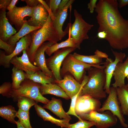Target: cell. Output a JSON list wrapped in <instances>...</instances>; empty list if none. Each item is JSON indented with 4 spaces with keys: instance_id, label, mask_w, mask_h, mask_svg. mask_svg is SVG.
Returning a JSON list of instances; mask_svg holds the SVG:
<instances>
[{
    "instance_id": "obj_13",
    "label": "cell",
    "mask_w": 128,
    "mask_h": 128,
    "mask_svg": "<svg viewBox=\"0 0 128 128\" xmlns=\"http://www.w3.org/2000/svg\"><path fill=\"white\" fill-rule=\"evenodd\" d=\"M33 8L27 5L22 7L15 6L11 11L6 12V17L11 24L14 25L17 31L18 32L24 24L26 16L30 17Z\"/></svg>"
},
{
    "instance_id": "obj_36",
    "label": "cell",
    "mask_w": 128,
    "mask_h": 128,
    "mask_svg": "<svg viewBox=\"0 0 128 128\" xmlns=\"http://www.w3.org/2000/svg\"><path fill=\"white\" fill-rule=\"evenodd\" d=\"M61 0H47L46 3L50 7L54 15L56 13Z\"/></svg>"
},
{
    "instance_id": "obj_23",
    "label": "cell",
    "mask_w": 128,
    "mask_h": 128,
    "mask_svg": "<svg viewBox=\"0 0 128 128\" xmlns=\"http://www.w3.org/2000/svg\"><path fill=\"white\" fill-rule=\"evenodd\" d=\"M34 107L38 116L44 121H50L61 128H67L69 124L70 120L56 119L47 112L43 108L36 104L34 105Z\"/></svg>"
},
{
    "instance_id": "obj_34",
    "label": "cell",
    "mask_w": 128,
    "mask_h": 128,
    "mask_svg": "<svg viewBox=\"0 0 128 128\" xmlns=\"http://www.w3.org/2000/svg\"><path fill=\"white\" fill-rule=\"evenodd\" d=\"M12 90V83L9 82H5L0 87V93L4 96L11 97Z\"/></svg>"
},
{
    "instance_id": "obj_29",
    "label": "cell",
    "mask_w": 128,
    "mask_h": 128,
    "mask_svg": "<svg viewBox=\"0 0 128 128\" xmlns=\"http://www.w3.org/2000/svg\"><path fill=\"white\" fill-rule=\"evenodd\" d=\"M12 83L13 89L17 90L21 83L26 79V73L23 71L14 67L12 69Z\"/></svg>"
},
{
    "instance_id": "obj_14",
    "label": "cell",
    "mask_w": 128,
    "mask_h": 128,
    "mask_svg": "<svg viewBox=\"0 0 128 128\" xmlns=\"http://www.w3.org/2000/svg\"><path fill=\"white\" fill-rule=\"evenodd\" d=\"M111 50L114 56V60H113L112 59L108 58L106 59L104 64L105 66L104 70L106 76V82L104 89L106 93L108 94L110 92V85L113 74L116 65L119 62H123L126 56L124 53L115 51L112 49Z\"/></svg>"
},
{
    "instance_id": "obj_28",
    "label": "cell",
    "mask_w": 128,
    "mask_h": 128,
    "mask_svg": "<svg viewBox=\"0 0 128 128\" xmlns=\"http://www.w3.org/2000/svg\"><path fill=\"white\" fill-rule=\"evenodd\" d=\"M68 36V38L66 40L59 43L57 42L48 48L45 51L46 54L50 56L60 48L67 47L76 48L72 38Z\"/></svg>"
},
{
    "instance_id": "obj_3",
    "label": "cell",
    "mask_w": 128,
    "mask_h": 128,
    "mask_svg": "<svg viewBox=\"0 0 128 128\" xmlns=\"http://www.w3.org/2000/svg\"><path fill=\"white\" fill-rule=\"evenodd\" d=\"M87 69L88 81L83 87L81 96L87 95L99 100L105 98L106 93L104 88L106 76L104 69L92 67Z\"/></svg>"
},
{
    "instance_id": "obj_21",
    "label": "cell",
    "mask_w": 128,
    "mask_h": 128,
    "mask_svg": "<svg viewBox=\"0 0 128 128\" xmlns=\"http://www.w3.org/2000/svg\"><path fill=\"white\" fill-rule=\"evenodd\" d=\"M71 54L74 58L82 62L93 65H99L102 62V59L108 58L106 53L98 50H96L95 54L93 55H83L75 52Z\"/></svg>"
},
{
    "instance_id": "obj_6",
    "label": "cell",
    "mask_w": 128,
    "mask_h": 128,
    "mask_svg": "<svg viewBox=\"0 0 128 128\" xmlns=\"http://www.w3.org/2000/svg\"><path fill=\"white\" fill-rule=\"evenodd\" d=\"M41 85L30 80L26 79L21 83L18 89H13L11 97L17 98L20 96H25L46 104L50 100L43 97L40 92Z\"/></svg>"
},
{
    "instance_id": "obj_44",
    "label": "cell",
    "mask_w": 128,
    "mask_h": 128,
    "mask_svg": "<svg viewBox=\"0 0 128 128\" xmlns=\"http://www.w3.org/2000/svg\"><path fill=\"white\" fill-rule=\"evenodd\" d=\"M16 124L17 125V128H26L21 124L19 120L16 121Z\"/></svg>"
},
{
    "instance_id": "obj_26",
    "label": "cell",
    "mask_w": 128,
    "mask_h": 128,
    "mask_svg": "<svg viewBox=\"0 0 128 128\" xmlns=\"http://www.w3.org/2000/svg\"><path fill=\"white\" fill-rule=\"evenodd\" d=\"M118 98L124 115L128 116V87L125 85L116 88Z\"/></svg>"
},
{
    "instance_id": "obj_33",
    "label": "cell",
    "mask_w": 128,
    "mask_h": 128,
    "mask_svg": "<svg viewBox=\"0 0 128 128\" xmlns=\"http://www.w3.org/2000/svg\"><path fill=\"white\" fill-rule=\"evenodd\" d=\"M94 125L95 124L93 122L82 119L75 123H69L67 128H90Z\"/></svg>"
},
{
    "instance_id": "obj_12",
    "label": "cell",
    "mask_w": 128,
    "mask_h": 128,
    "mask_svg": "<svg viewBox=\"0 0 128 128\" xmlns=\"http://www.w3.org/2000/svg\"><path fill=\"white\" fill-rule=\"evenodd\" d=\"M101 105L99 100L87 95H80L77 100L75 110L76 114L78 116L92 111H98Z\"/></svg>"
},
{
    "instance_id": "obj_15",
    "label": "cell",
    "mask_w": 128,
    "mask_h": 128,
    "mask_svg": "<svg viewBox=\"0 0 128 128\" xmlns=\"http://www.w3.org/2000/svg\"><path fill=\"white\" fill-rule=\"evenodd\" d=\"M22 52L23 54L21 56H16L11 60L10 64H13L14 67L24 71L28 74H32L41 70L39 67L30 61L26 50H24Z\"/></svg>"
},
{
    "instance_id": "obj_5",
    "label": "cell",
    "mask_w": 128,
    "mask_h": 128,
    "mask_svg": "<svg viewBox=\"0 0 128 128\" xmlns=\"http://www.w3.org/2000/svg\"><path fill=\"white\" fill-rule=\"evenodd\" d=\"M62 65L60 71L61 76H64L67 73H69L80 83H81L85 75V69L92 67L104 69L105 68L104 65H91L82 62L74 58L70 54L66 57Z\"/></svg>"
},
{
    "instance_id": "obj_41",
    "label": "cell",
    "mask_w": 128,
    "mask_h": 128,
    "mask_svg": "<svg viewBox=\"0 0 128 128\" xmlns=\"http://www.w3.org/2000/svg\"><path fill=\"white\" fill-rule=\"evenodd\" d=\"M18 1V0H12L10 3L6 8L9 11H11L13 10L16 6L15 5Z\"/></svg>"
},
{
    "instance_id": "obj_39",
    "label": "cell",
    "mask_w": 128,
    "mask_h": 128,
    "mask_svg": "<svg viewBox=\"0 0 128 128\" xmlns=\"http://www.w3.org/2000/svg\"><path fill=\"white\" fill-rule=\"evenodd\" d=\"M97 0H91L89 3L87 5L88 8L89 9L90 12L91 13H93L96 7V3Z\"/></svg>"
},
{
    "instance_id": "obj_4",
    "label": "cell",
    "mask_w": 128,
    "mask_h": 128,
    "mask_svg": "<svg viewBox=\"0 0 128 128\" xmlns=\"http://www.w3.org/2000/svg\"><path fill=\"white\" fill-rule=\"evenodd\" d=\"M73 12L74 21L73 24H68L65 31L72 38L77 48L80 49L83 41L89 38L87 33L94 25L86 22L76 9H74Z\"/></svg>"
},
{
    "instance_id": "obj_1",
    "label": "cell",
    "mask_w": 128,
    "mask_h": 128,
    "mask_svg": "<svg viewBox=\"0 0 128 128\" xmlns=\"http://www.w3.org/2000/svg\"><path fill=\"white\" fill-rule=\"evenodd\" d=\"M118 7L117 0H100L95 10L98 32L105 31V39L111 47L122 50L128 47V20L122 16Z\"/></svg>"
},
{
    "instance_id": "obj_22",
    "label": "cell",
    "mask_w": 128,
    "mask_h": 128,
    "mask_svg": "<svg viewBox=\"0 0 128 128\" xmlns=\"http://www.w3.org/2000/svg\"><path fill=\"white\" fill-rule=\"evenodd\" d=\"M43 107L51 111L61 119H71L70 116L63 109L62 102L60 99L52 98L50 101L44 105Z\"/></svg>"
},
{
    "instance_id": "obj_35",
    "label": "cell",
    "mask_w": 128,
    "mask_h": 128,
    "mask_svg": "<svg viewBox=\"0 0 128 128\" xmlns=\"http://www.w3.org/2000/svg\"><path fill=\"white\" fill-rule=\"evenodd\" d=\"M16 46V45H10L0 39V48L5 51L6 55H10L12 54Z\"/></svg>"
},
{
    "instance_id": "obj_43",
    "label": "cell",
    "mask_w": 128,
    "mask_h": 128,
    "mask_svg": "<svg viewBox=\"0 0 128 128\" xmlns=\"http://www.w3.org/2000/svg\"><path fill=\"white\" fill-rule=\"evenodd\" d=\"M97 36L99 38L105 39L106 37L107 33L105 31H101L98 32Z\"/></svg>"
},
{
    "instance_id": "obj_17",
    "label": "cell",
    "mask_w": 128,
    "mask_h": 128,
    "mask_svg": "<svg viewBox=\"0 0 128 128\" xmlns=\"http://www.w3.org/2000/svg\"><path fill=\"white\" fill-rule=\"evenodd\" d=\"M74 1L69 0L63 9L58 11L54 15L55 18L52 20L53 25L57 32L60 41L68 33L67 32L63 30V26L67 16L68 9Z\"/></svg>"
},
{
    "instance_id": "obj_25",
    "label": "cell",
    "mask_w": 128,
    "mask_h": 128,
    "mask_svg": "<svg viewBox=\"0 0 128 128\" xmlns=\"http://www.w3.org/2000/svg\"><path fill=\"white\" fill-rule=\"evenodd\" d=\"M41 27L31 26L28 24L27 20H26L20 30L15 35L11 37L6 43L11 45H15L21 38L32 31Z\"/></svg>"
},
{
    "instance_id": "obj_30",
    "label": "cell",
    "mask_w": 128,
    "mask_h": 128,
    "mask_svg": "<svg viewBox=\"0 0 128 128\" xmlns=\"http://www.w3.org/2000/svg\"><path fill=\"white\" fill-rule=\"evenodd\" d=\"M17 112L11 105L2 106L0 108V116L9 121L16 124L15 118L16 117Z\"/></svg>"
},
{
    "instance_id": "obj_24",
    "label": "cell",
    "mask_w": 128,
    "mask_h": 128,
    "mask_svg": "<svg viewBox=\"0 0 128 128\" xmlns=\"http://www.w3.org/2000/svg\"><path fill=\"white\" fill-rule=\"evenodd\" d=\"M40 91L42 95L50 94L68 100L70 99L63 89L55 83L41 85Z\"/></svg>"
},
{
    "instance_id": "obj_38",
    "label": "cell",
    "mask_w": 128,
    "mask_h": 128,
    "mask_svg": "<svg viewBox=\"0 0 128 128\" xmlns=\"http://www.w3.org/2000/svg\"><path fill=\"white\" fill-rule=\"evenodd\" d=\"M38 0L47 10L52 20H53L55 18V16L46 2L45 1L42 0Z\"/></svg>"
},
{
    "instance_id": "obj_19",
    "label": "cell",
    "mask_w": 128,
    "mask_h": 128,
    "mask_svg": "<svg viewBox=\"0 0 128 128\" xmlns=\"http://www.w3.org/2000/svg\"><path fill=\"white\" fill-rule=\"evenodd\" d=\"M6 9H0V39L7 42L11 37L16 34L17 31L7 18Z\"/></svg>"
},
{
    "instance_id": "obj_11",
    "label": "cell",
    "mask_w": 128,
    "mask_h": 128,
    "mask_svg": "<svg viewBox=\"0 0 128 128\" xmlns=\"http://www.w3.org/2000/svg\"><path fill=\"white\" fill-rule=\"evenodd\" d=\"M32 38L31 33L21 38L16 44L15 49L12 54L6 55L5 51H0V65L5 68H8L10 66V61L14 57L19 54L23 51L27 50L31 44Z\"/></svg>"
},
{
    "instance_id": "obj_2",
    "label": "cell",
    "mask_w": 128,
    "mask_h": 128,
    "mask_svg": "<svg viewBox=\"0 0 128 128\" xmlns=\"http://www.w3.org/2000/svg\"><path fill=\"white\" fill-rule=\"evenodd\" d=\"M31 44L27 53L30 61L33 64L35 52L38 47L46 41L54 44L60 41L57 32L53 27L52 20L49 15L45 24L41 28L31 32Z\"/></svg>"
},
{
    "instance_id": "obj_27",
    "label": "cell",
    "mask_w": 128,
    "mask_h": 128,
    "mask_svg": "<svg viewBox=\"0 0 128 128\" xmlns=\"http://www.w3.org/2000/svg\"><path fill=\"white\" fill-rule=\"evenodd\" d=\"M26 79L30 80L42 85L55 83V79L54 78L46 75L41 70L32 74L26 73Z\"/></svg>"
},
{
    "instance_id": "obj_31",
    "label": "cell",
    "mask_w": 128,
    "mask_h": 128,
    "mask_svg": "<svg viewBox=\"0 0 128 128\" xmlns=\"http://www.w3.org/2000/svg\"><path fill=\"white\" fill-rule=\"evenodd\" d=\"M17 105L20 109L23 111L29 112L31 107L36 104L33 99L24 96L18 97Z\"/></svg>"
},
{
    "instance_id": "obj_10",
    "label": "cell",
    "mask_w": 128,
    "mask_h": 128,
    "mask_svg": "<svg viewBox=\"0 0 128 128\" xmlns=\"http://www.w3.org/2000/svg\"><path fill=\"white\" fill-rule=\"evenodd\" d=\"M88 80L87 76L85 75L81 83H80L72 75L67 73L64 75L63 79L60 80H55V83L60 87L71 99L87 83Z\"/></svg>"
},
{
    "instance_id": "obj_45",
    "label": "cell",
    "mask_w": 128,
    "mask_h": 128,
    "mask_svg": "<svg viewBox=\"0 0 128 128\" xmlns=\"http://www.w3.org/2000/svg\"><path fill=\"white\" fill-rule=\"evenodd\" d=\"M127 79H128V76L127 77ZM127 86H128V84H127Z\"/></svg>"
},
{
    "instance_id": "obj_18",
    "label": "cell",
    "mask_w": 128,
    "mask_h": 128,
    "mask_svg": "<svg viewBox=\"0 0 128 128\" xmlns=\"http://www.w3.org/2000/svg\"><path fill=\"white\" fill-rule=\"evenodd\" d=\"M49 15L47 10L40 3L33 8L31 17L27 22L31 26L42 27L46 23Z\"/></svg>"
},
{
    "instance_id": "obj_7",
    "label": "cell",
    "mask_w": 128,
    "mask_h": 128,
    "mask_svg": "<svg viewBox=\"0 0 128 128\" xmlns=\"http://www.w3.org/2000/svg\"><path fill=\"white\" fill-rule=\"evenodd\" d=\"M82 119L93 122L97 128H108L116 124V117L110 111L102 113L92 111L89 113L78 115Z\"/></svg>"
},
{
    "instance_id": "obj_8",
    "label": "cell",
    "mask_w": 128,
    "mask_h": 128,
    "mask_svg": "<svg viewBox=\"0 0 128 128\" xmlns=\"http://www.w3.org/2000/svg\"><path fill=\"white\" fill-rule=\"evenodd\" d=\"M109 95L104 102L102 107L98 111L102 113L106 110L110 111L119 119L122 126L127 128L128 125L125 123V119L118 100L116 88L110 87Z\"/></svg>"
},
{
    "instance_id": "obj_16",
    "label": "cell",
    "mask_w": 128,
    "mask_h": 128,
    "mask_svg": "<svg viewBox=\"0 0 128 128\" xmlns=\"http://www.w3.org/2000/svg\"><path fill=\"white\" fill-rule=\"evenodd\" d=\"M54 44L50 41L42 43L38 47L35 52L33 62V64L39 67L46 75L53 78L52 72L47 66L45 53L48 48Z\"/></svg>"
},
{
    "instance_id": "obj_42",
    "label": "cell",
    "mask_w": 128,
    "mask_h": 128,
    "mask_svg": "<svg viewBox=\"0 0 128 128\" xmlns=\"http://www.w3.org/2000/svg\"><path fill=\"white\" fill-rule=\"evenodd\" d=\"M118 7L121 8L128 4V0H118Z\"/></svg>"
},
{
    "instance_id": "obj_40",
    "label": "cell",
    "mask_w": 128,
    "mask_h": 128,
    "mask_svg": "<svg viewBox=\"0 0 128 128\" xmlns=\"http://www.w3.org/2000/svg\"><path fill=\"white\" fill-rule=\"evenodd\" d=\"M12 0H0V9L6 8L9 6Z\"/></svg>"
},
{
    "instance_id": "obj_32",
    "label": "cell",
    "mask_w": 128,
    "mask_h": 128,
    "mask_svg": "<svg viewBox=\"0 0 128 128\" xmlns=\"http://www.w3.org/2000/svg\"><path fill=\"white\" fill-rule=\"evenodd\" d=\"M21 124L26 128H32L31 125L29 112L23 111L19 109L16 114Z\"/></svg>"
},
{
    "instance_id": "obj_20",
    "label": "cell",
    "mask_w": 128,
    "mask_h": 128,
    "mask_svg": "<svg viewBox=\"0 0 128 128\" xmlns=\"http://www.w3.org/2000/svg\"><path fill=\"white\" fill-rule=\"evenodd\" d=\"M128 76V57L123 62H119L113 72V76L114 80L112 87H121L125 85V79Z\"/></svg>"
},
{
    "instance_id": "obj_9",
    "label": "cell",
    "mask_w": 128,
    "mask_h": 128,
    "mask_svg": "<svg viewBox=\"0 0 128 128\" xmlns=\"http://www.w3.org/2000/svg\"><path fill=\"white\" fill-rule=\"evenodd\" d=\"M76 49V47H72L62 48L55 51L52 56L46 59L47 66L52 72L55 80L62 79L60 72L62 63L67 56Z\"/></svg>"
},
{
    "instance_id": "obj_37",
    "label": "cell",
    "mask_w": 128,
    "mask_h": 128,
    "mask_svg": "<svg viewBox=\"0 0 128 128\" xmlns=\"http://www.w3.org/2000/svg\"><path fill=\"white\" fill-rule=\"evenodd\" d=\"M25 2L29 7L33 8L36 6L40 3L38 0H21Z\"/></svg>"
}]
</instances>
